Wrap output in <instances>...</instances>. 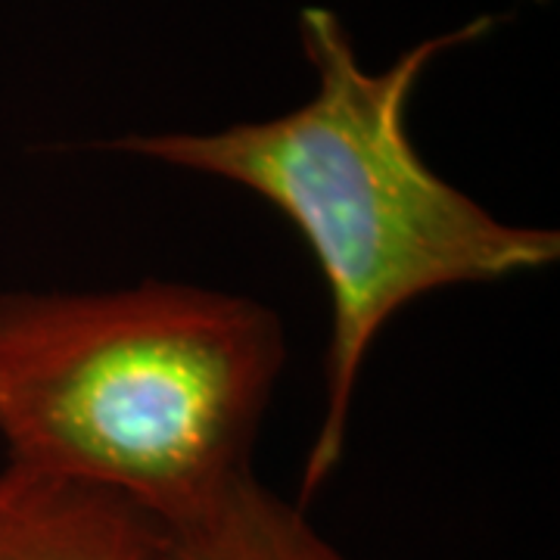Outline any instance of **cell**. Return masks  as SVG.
Segmentation results:
<instances>
[{
  "mask_svg": "<svg viewBox=\"0 0 560 560\" xmlns=\"http://www.w3.org/2000/svg\"><path fill=\"white\" fill-rule=\"evenodd\" d=\"M0 560H168V526L113 489L7 460Z\"/></svg>",
  "mask_w": 560,
  "mask_h": 560,
  "instance_id": "3",
  "label": "cell"
},
{
  "mask_svg": "<svg viewBox=\"0 0 560 560\" xmlns=\"http://www.w3.org/2000/svg\"><path fill=\"white\" fill-rule=\"evenodd\" d=\"M495 22H460L374 72L340 13L302 7L300 44L315 72V94L302 106L215 131L125 135L106 143L116 153L241 184L278 206L312 246L334 318L324 415L302 470L300 508L340 464L359 371L386 320L442 287L504 280L558 261V231L489 215L436 175L408 135V106L423 72L442 54L489 35Z\"/></svg>",
  "mask_w": 560,
  "mask_h": 560,
  "instance_id": "1",
  "label": "cell"
},
{
  "mask_svg": "<svg viewBox=\"0 0 560 560\" xmlns=\"http://www.w3.org/2000/svg\"><path fill=\"white\" fill-rule=\"evenodd\" d=\"M283 359L268 305L194 283L3 293L7 460L113 489L172 523L253 467Z\"/></svg>",
  "mask_w": 560,
  "mask_h": 560,
  "instance_id": "2",
  "label": "cell"
},
{
  "mask_svg": "<svg viewBox=\"0 0 560 560\" xmlns=\"http://www.w3.org/2000/svg\"><path fill=\"white\" fill-rule=\"evenodd\" d=\"M168 526V560H346L305 517L249 470Z\"/></svg>",
  "mask_w": 560,
  "mask_h": 560,
  "instance_id": "4",
  "label": "cell"
}]
</instances>
